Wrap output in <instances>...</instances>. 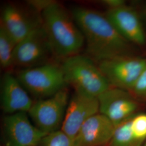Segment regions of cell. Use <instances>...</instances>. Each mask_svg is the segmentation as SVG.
I'll return each instance as SVG.
<instances>
[{
    "instance_id": "277c9868",
    "label": "cell",
    "mask_w": 146,
    "mask_h": 146,
    "mask_svg": "<svg viewBox=\"0 0 146 146\" xmlns=\"http://www.w3.org/2000/svg\"><path fill=\"white\" fill-rule=\"evenodd\" d=\"M16 78L28 92L38 100L52 96L67 85L61 65L54 63L21 69Z\"/></svg>"
},
{
    "instance_id": "ffe728a7",
    "label": "cell",
    "mask_w": 146,
    "mask_h": 146,
    "mask_svg": "<svg viewBox=\"0 0 146 146\" xmlns=\"http://www.w3.org/2000/svg\"><path fill=\"white\" fill-rule=\"evenodd\" d=\"M54 2L52 0H31L28 1L27 4L33 9L41 14L42 11H44Z\"/></svg>"
},
{
    "instance_id": "3957f363",
    "label": "cell",
    "mask_w": 146,
    "mask_h": 146,
    "mask_svg": "<svg viewBox=\"0 0 146 146\" xmlns=\"http://www.w3.org/2000/svg\"><path fill=\"white\" fill-rule=\"evenodd\" d=\"M61 67L66 84L74 92L98 98L111 87L98 64L86 55L78 54L67 58Z\"/></svg>"
},
{
    "instance_id": "ba28073f",
    "label": "cell",
    "mask_w": 146,
    "mask_h": 146,
    "mask_svg": "<svg viewBox=\"0 0 146 146\" xmlns=\"http://www.w3.org/2000/svg\"><path fill=\"white\" fill-rule=\"evenodd\" d=\"M99 113L108 118L115 127L134 116L137 101L128 91L110 87L98 98Z\"/></svg>"
},
{
    "instance_id": "ac0fdd59",
    "label": "cell",
    "mask_w": 146,
    "mask_h": 146,
    "mask_svg": "<svg viewBox=\"0 0 146 146\" xmlns=\"http://www.w3.org/2000/svg\"><path fill=\"white\" fill-rule=\"evenodd\" d=\"M132 134L136 141L146 140V114L142 113L134 115L131 119Z\"/></svg>"
},
{
    "instance_id": "2e32d148",
    "label": "cell",
    "mask_w": 146,
    "mask_h": 146,
    "mask_svg": "<svg viewBox=\"0 0 146 146\" xmlns=\"http://www.w3.org/2000/svg\"><path fill=\"white\" fill-rule=\"evenodd\" d=\"M131 118L115 127L113 136L110 143L106 146H134L139 142L136 141L132 134L131 128Z\"/></svg>"
},
{
    "instance_id": "30bf717a",
    "label": "cell",
    "mask_w": 146,
    "mask_h": 146,
    "mask_svg": "<svg viewBox=\"0 0 146 146\" xmlns=\"http://www.w3.org/2000/svg\"><path fill=\"white\" fill-rule=\"evenodd\" d=\"M41 25V14L31 7L27 11L15 4L8 3L2 8L0 26L17 43Z\"/></svg>"
},
{
    "instance_id": "52a82bcc",
    "label": "cell",
    "mask_w": 146,
    "mask_h": 146,
    "mask_svg": "<svg viewBox=\"0 0 146 146\" xmlns=\"http://www.w3.org/2000/svg\"><path fill=\"white\" fill-rule=\"evenodd\" d=\"M98 66L111 87L131 91L146 66V59L122 56L103 61Z\"/></svg>"
},
{
    "instance_id": "5bb4252c",
    "label": "cell",
    "mask_w": 146,
    "mask_h": 146,
    "mask_svg": "<svg viewBox=\"0 0 146 146\" xmlns=\"http://www.w3.org/2000/svg\"><path fill=\"white\" fill-rule=\"evenodd\" d=\"M115 127L104 115L98 113L81 126L73 141L74 146H107L111 140Z\"/></svg>"
},
{
    "instance_id": "8992f818",
    "label": "cell",
    "mask_w": 146,
    "mask_h": 146,
    "mask_svg": "<svg viewBox=\"0 0 146 146\" xmlns=\"http://www.w3.org/2000/svg\"><path fill=\"white\" fill-rule=\"evenodd\" d=\"M69 101V92L65 88L52 96L34 102L28 114L37 128L49 134L61 128Z\"/></svg>"
},
{
    "instance_id": "9a60e30c",
    "label": "cell",
    "mask_w": 146,
    "mask_h": 146,
    "mask_svg": "<svg viewBox=\"0 0 146 146\" xmlns=\"http://www.w3.org/2000/svg\"><path fill=\"white\" fill-rule=\"evenodd\" d=\"M17 43L0 26V64L3 69L11 67L13 55Z\"/></svg>"
},
{
    "instance_id": "5b68a950",
    "label": "cell",
    "mask_w": 146,
    "mask_h": 146,
    "mask_svg": "<svg viewBox=\"0 0 146 146\" xmlns=\"http://www.w3.org/2000/svg\"><path fill=\"white\" fill-rule=\"evenodd\" d=\"M52 58V50L42 24L17 44L11 67H35L50 63Z\"/></svg>"
},
{
    "instance_id": "d6986e66",
    "label": "cell",
    "mask_w": 146,
    "mask_h": 146,
    "mask_svg": "<svg viewBox=\"0 0 146 146\" xmlns=\"http://www.w3.org/2000/svg\"><path fill=\"white\" fill-rule=\"evenodd\" d=\"M131 92L137 96L146 97V66L139 76Z\"/></svg>"
},
{
    "instance_id": "8fae6325",
    "label": "cell",
    "mask_w": 146,
    "mask_h": 146,
    "mask_svg": "<svg viewBox=\"0 0 146 146\" xmlns=\"http://www.w3.org/2000/svg\"><path fill=\"white\" fill-rule=\"evenodd\" d=\"M98 113H99L98 98L74 92L69 100L61 129L74 140L84 123Z\"/></svg>"
},
{
    "instance_id": "9c48e42d",
    "label": "cell",
    "mask_w": 146,
    "mask_h": 146,
    "mask_svg": "<svg viewBox=\"0 0 146 146\" xmlns=\"http://www.w3.org/2000/svg\"><path fill=\"white\" fill-rule=\"evenodd\" d=\"M27 113L5 116L3 131L6 146H38L44 133L31 123Z\"/></svg>"
},
{
    "instance_id": "7a4b0ae2",
    "label": "cell",
    "mask_w": 146,
    "mask_h": 146,
    "mask_svg": "<svg viewBox=\"0 0 146 146\" xmlns=\"http://www.w3.org/2000/svg\"><path fill=\"white\" fill-rule=\"evenodd\" d=\"M41 19L54 58L63 61L80 54L84 38L70 11L54 1L42 11Z\"/></svg>"
},
{
    "instance_id": "6da1fadb",
    "label": "cell",
    "mask_w": 146,
    "mask_h": 146,
    "mask_svg": "<svg viewBox=\"0 0 146 146\" xmlns=\"http://www.w3.org/2000/svg\"><path fill=\"white\" fill-rule=\"evenodd\" d=\"M82 31L87 55L95 62L129 55L131 43L122 37L106 15L84 7L70 11Z\"/></svg>"
},
{
    "instance_id": "4fadbf2b",
    "label": "cell",
    "mask_w": 146,
    "mask_h": 146,
    "mask_svg": "<svg viewBox=\"0 0 146 146\" xmlns=\"http://www.w3.org/2000/svg\"><path fill=\"white\" fill-rule=\"evenodd\" d=\"M0 93L2 110L8 115L28 113L34 104L16 76L10 73H5L1 78Z\"/></svg>"
},
{
    "instance_id": "7402d4cb",
    "label": "cell",
    "mask_w": 146,
    "mask_h": 146,
    "mask_svg": "<svg viewBox=\"0 0 146 146\" xmlns=\"http://www.w3.org/2000/svg\"><path fill=\"white\" fill-rule=\"evenodd\" d=\"M143 142H139L137 144H136L134 146H142V143Z\"/></svg>"
},
{
    "instance_id": "44dd1931",
    "label": "cell",
    "mask_w": 146,
    "mask_h": 146,
    "mask_svg": "<svg viewBox=\"0 0 146 146\" xmlns=\"http://www.w3.org/2000/svg\"><path fill=\"white\" fill-rule=\"evenodd\" d=\"M102 3L108 8V9H115L125 5L123 0H104L101 1Z\"/></svg>"
},
{
    "instance_id": "e0dca14e",
    "label": "cell",
    "mask_w": 146,
    "mask_h": 146,
    "mask_svg": "<svg viewBox=\"0 0 146 146\" xmlns=\"http://www.w3.org/2000/svg\"><path fill=\"white\" fill-rule=\"evenodd\" d=\"M38 146H74L73 140L61 129L44 136Z\"/></svg>"
},
{
    "instance_id": "603a6c76",
    "label": "cell",
    "mask_w": 146,
    "mask_h": 146,
    "mask_svg": "<svg viewBox=\"0 0 146 146\" xmlns=\"http://www.w3.org/2000/svg\"><path fill=\"white\" fill-rule=\"evenodd\" d=\"M142 146H146V140H145V143L142 145Z\"/></svg>"
},
{
    "instance_id": "7c38bea8",
    "label": "cell",
    "mask_w": 146,
    "mask_h": 146,
    "mask_svg": "<svg viewBox=\"0 0 146 146\" xmlns=\"http://www.w3.org/2000/svg\"><path fill=\"white\" fill-rule=\"evenodd\" d=\"M106 15L116 29L131 44L143 46L146 35L140 18L137 12L125 5L108 9Z\"/></svg>"
}]
</instances>
